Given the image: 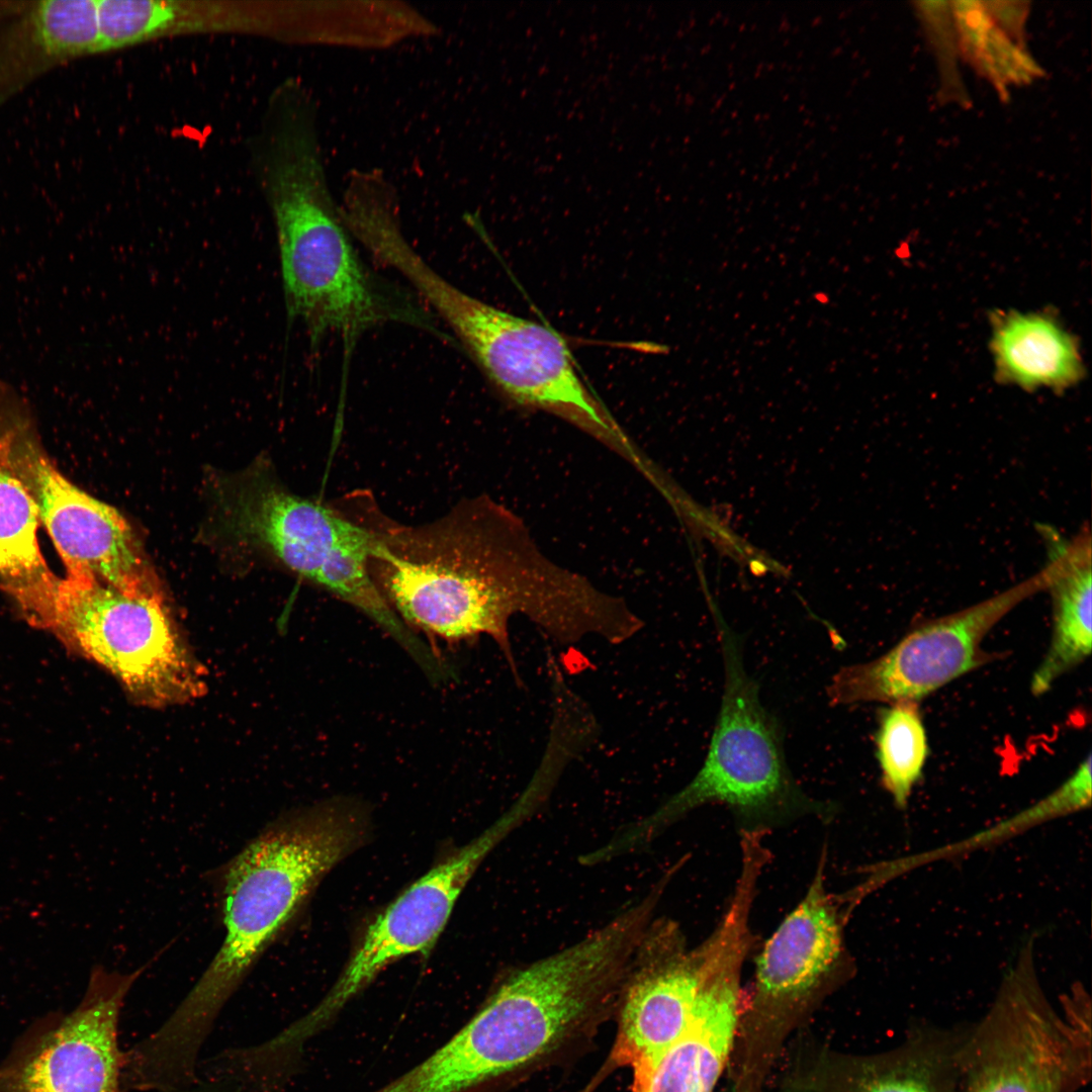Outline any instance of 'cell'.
<instances>
[{
	"label": "cell",
	"instance_id": "cell-20",
	"mask_svg": "<svg viewBox=\"0 0 1092 1092\" xmlns=\"http://www.w3.org/2000/svg\"><path fill=\"white\" fill-rule=\"evenodd\" d=\"M991 351L997 379L1027 390H1063L1084 375L1076 339L1043 312L994 314Z\"/></svg>",
	"mask_w": 1092,
	"mask_h": 1092
},
{
	"label": "cell",
	"instance_id": "cell-5",
	"mask_svg": "<svg viewBox=\"0 0 1092 1092\" xmlns=\"http://www.w3.org/2000/svg\"><path fill=\"white\" fill-rule=\"evenodd\" d=\"M724 691L703 765L679 792L654 811L623 826L592 851L601 864L647 846L672 823L708 804L760 815L803 803L786 761L777 720L760 702L743 663L739 639L720 627Z\"/></svg>",
	"mask_w": 1092,
	"mask_h": 1092
},
{
	"label": "cell",
	"instance_id": "cell-11",
	"mask_svg": "<svg viewBox=\"0 0 1092 1092\" xmlns=\"http://www.w3.org/2000/svg\"><path fill=\"white\" fill-rule=\"evenodd\" d=\"M148 965L130 973L94 967L69 1012L35 1020L0 1063V1092H123L118 1023Z\"/></svg>",
	"mask_w": 1092,
	"mask_h": 1092
},
{
	"label": "cell",
	"instance_id": "cell-26",
	"mask_svg": "<svg viewBox=\"0 0 1092 1092\" xmlns=\"http://www.w3.org/2000/svg\"><path fill=\"white\" fill-rule=\"evenodd\" d=\"M913 4L937 61L940 97L963 105L968 103L969 97L958 69L961 52L950 1Z\"/></svg>",
	"mask_w": 1092,
	"mask_h": 1092
},
{
	"label": "cell",
	"instance_id": "cell-16",
	"mask_svg": "<svg viewBox=\"0 0 1092 1092\" xmlns=\"http://www.w3.org/2000/svg\"><path fill=\"white\" fill-rule=\"evenodd\" d=\"M102 52L99 0H0V107L59 66Z\"/></svg>",
	"mask_w": 1092,
	"mask_h": 1092
},
{
	"label": "cell",
	"instance_id": "cell-14",
	"mask_svg": "<svg viewBox=\"0 0 1092 1092\" xmlns=\"http://www.w3.org/2000/svg\"><path fill=\"white\" fill-rule=\"evenodd\" d=\"M220 502L225 527L233 534L265 548L312 583L339 549L371 536L362 523L293 494L262 474L226 486Z\"/></svg>",
	"mask_w": 1092,
	"mask_h": 1092
},
{
	"label": "cell",
	"instance_id": "cell-22",
	"mask_svg": "<svg viewBox=\"0 0 1092 1092\" xmlns=\"http://www.w3.org/2000/svg\"><path fill=\"white\" fill-rule=\"evenodd\" d=\"M961 57L981 75L1004 91L1042 74V70L1022 49L1007 37L989 18L981 1H950Z\"/></svg>",
	"mask_w": 1092,
	"mask_h": 1092
},
{
	"label": "cell",
	"instance_id": "cell-12",
	"mask_svg": "<svg viewBox=\"0 0 1092 1092\" xmlns=\"http://www.w3.org/2000/svg\"><path fill=\"white\" fill-rule=\"evenodd\" d=\"M721 922L702 943L689 947L677 922L655 916L634 953L617 1009L612 1060L633 1072L632 1092H642L665 1052L689 1025L704 980L721 947Z\"/></svg>",
	"mask_w": 1092,
	"mask_h": 1092
},
{
	"label": "cell",
	"instance_id": "cell-13",
	"mask_svg": "<svg viewBox=\"0 0 1092 1092\" xmlns=\"http://www.w3.org/2000/svg\"><path fill=\"white\" fill-rule=\"evenodd\" d=\"M1050 583L1046 567L972 607L921 624L893 648L866 663L842 667L827 687L830 704L915 702L987 661L989 631L1012 609Z\"/></svg>",
	"mask_w": 1092,
	"mask_h": 1092
},
{
	"label": "cell",
	"instance_id": "cell-25",
	"mask_svg": "<svg viewBox=\"0 0 1092 1092\" xmlns=\"http://www.w3.org/2000/svg\"><path fill=\"white\" fill-rule=\"evenodd\" d=\"M1091 786V755L1088 754L1074 774L1043 799L963 842L948 845V853L952 856L996 844L1046 821L1088 808Z\"/></svg>",
	"mask_w": 1092,
	"mask_h": 1092
},
{
	"label": "cell",
	"instance_id": "cell-4",
	"mask_svg": "<svg viewBox=\"0 0 1092 1092\" xmlns=\"http://www.w3.org/2000/svg\"><path fill=\"white\" fill-rule=\"evenodd\" d=\"M317 116L301 105L276 111L260 158L287 316L302 324L312 346L334 334L347 354L364 332L382 324L431 328L423 312L381 283L360 258L329 187Z\"/></svg>",
	"mask_w": 1092,
	"mask_h": 1092
},
{
	"label": "cell",
	"instance_id": "cell-15",
	"mask_svg": "<svg viewBox=\"0 0 1092 1092\" xmlns=\"http://www.w3.org/2000/svg\"><path fill=\"white\" fill-rule=\"evenodd\" d=\"M750 931L725 925L721 947L704 980L693 1017L665 1052L642 1092H712L727 1062L740 1011V972Z\"/></svg>",
	"mask_w": 1092,
	"mask_h": 1092
},
{
	"label": "cell",
	"instance_id": "cell-2",
	"mask_svg": "<svg viewBox=\"0 0 1092 1092\" xmlns=\"http://www.w3.org/2000/svg\"><path fill=\"white\" fill-rule=\"evenodd\" d=\"M656 909L644 895L575 943L511 971L458 1032L405 1072L407 1092H473L617 1008Z\"/></svg>",
	"mask_w": 1092,
	"mask_h": 1092
},
{
	"label": "cell",
	"instance_id": "cell-23",
	"mask_svg": "<svg viewBox=\"0 0 1092 1092\" xmlns=\"http://www.w3.org/2000/svg\"><path fill=\"white\" fill-rule=\"evenodd\" d=\"M875 742L882 784L895 805L904 809L929 752L917 703L900 702L883 709Z\"/></svg>",
	"mask_w": 1092,
	"mask_h": 1092
},
{
	"label": "cell",
	"instance_id": "cell-18",
	"mask_svg": "<svg viewBox=\"0 0 1092 1092\" xmlns=\"http://www.w3.org/2000/svg\"><path fill=\"white\" fill-rule=\"evenodd\" d=\"M18 393L0 379V586L31 626L51 630L61 578L49 567L37 538V507L13 470L5 423Z\"/></svg>",
	"mask_w": 1092,
	"mask_h": 1092
},
{
	"label": "cell",
	"instance_id": "cell-9",
	"mask_svg": "<svg viewBox=\"0 0 1092 1092\" xmlns=\"http://www.w3.org/2000/svg\"><path fill=\"white\" fill-rule=\"evenodd\" d=\"M536 811L533 800L521 795L484 832L434 867L379 913L323 999L280 1031L283 1044L293 1052H303L306 1043L323 1032L386 967L408 954H427L480 862Z\"/></svg>",
	"mask_w": 1092,
	"mask_h": 1092
},
{
	"label": "cell",
	"instance_id": "cell-8",
	"mask_svg": "<svg viewBox=\"0 0 1092 1092\" xmlns=\"http://www.w3.org/2000/svg\"><path fill=\"white\" fill-rule=\"evenodd\" d=\"M408 283L505 397L554 414L635 457L621 428L576 372L556 332L467 294L427 263L413 267Z\"/></svg>",
	"mask_w": 1092,
	"mask_h": 1092
},
{
	"label": "cell",
	"instance_id": "cell-10",
	"mask_svg": "<svg viewBox=\"0 0 1092 1092\" xmlns=\"http://www.w3.org/2000/svg\"><path fill=\"white\" fill-rule=\"evenodd\" d=\"M11 466L32 496L66 572L84 571L128 594L164 592L126 520L67 479L40 446L28 405L5 425Z\"/></svg>",
	"mask_w": 1092,
	"mask_h": 1092
},
{
	"label": "cell",
	"instance_id": "cell-19",
	"mask_svg": "<svg viewBox=\"0 0 1092 1092\" xmlns=\"http://www.w3.org/2000/svg\"><path fill=\"white\" fill-rule=\"evenodd\" d=\"M1048 542L1050 583L1053 599V632L1050 647L1031 678L1033 695L1048 692L1066 672L1082 663L1092 646L1091 535L1084 529L1065 539L1042 527Z\"/></svg>",
	"mask_w": 1092,
	"mask_h": 1092
},
{
	"label": "cell",
	"instance_id": "cell-27",
	"mask_svg": "<svg viewBox=\"0 0 1092 1092\" xmlns=\"http://www.w3.org/2000/svg\"><path fill=\"white\" fill-rule=\"evenodd\" d=\"M991 21L1013 42L1026 49L1027 1H981Z\"/></svg>",
	"mask_w": 1092,
	"mask_h": 1092
},
{
	"label": "cell",
	"instance_id": "cell-7",
	"mask_svg": "<svg viewBox=\"0 0 1092 1092\" xmlns=\"http://www.w3.org/2000/svg\"><path fill=\"white\" fill-rule=\"evenodd\" d=\"M51 631L108 671L139 706L185 705L207 692V670L164 592L128 594L91 573L68 572L59 584Z\"/></svg>",
	"mask_w": 1092,
	"mask_h": 1092
},
{
	"label": "cell",
	"instance_id": "cell-17",
	"mask_svg": "<svg viewBox=\"0 0 1092 1092\" xmlns=\"http://www.w3.org/2000/svg\"><path fill=\"white\" fill-rule=\"evenodd\" d=\"M824 856L802 901L765 942L756 961L758 1001L797 1002L835 968L842 952L841 898L826 891Z\"/></svg>",
	"mask_w": 1092,
	"mask_h": 1092
},
{
	"label": "cell",
	"instance_id": "cell-28",
	"mask_svg": "<svg viewBox=\"0 0 1092 1092\" xmlns=\"http://www.w3.org/2000/svg\"><path fill=\"white\" fill-rule=\"evenodd\" d=\"M180 1092H229V1091L225 1090L220 1085L209 1081V1084L207 1086L205 1085V1086L202 1087L201 1085H199V1082H198L196 1085H194V1086H192V1087H190V1088H188L186 1090L180 1091Z\"/></svg>",
	"mask_w": 1092,
	"mask_h": 1092
},
{
	"label": "cell",
	"instance_id": "cell-3",
	"mask_svg": "<svg viewBox=\"0 0 1092 1092\" xmlns=\"http://www.w3.org/2000/svg\"><path fill=\"white\" fill-rule=\"evenodd\" d=\"M362 817L330 804L267 826L221 869L225 936L177 1008L144 1039L162 1070L189 1076L220 1011L320 879L360 841Z\"/></svg>",
	"mask_w": 1092,
	"mask_h": 1092
},
{
	"label": "cell",
	"instance_id": "cell-6",
	"mask_svg": "<svg viewBox=\"0 0 1092 1092\" xmlns=\"http://www.w3.org/2000/svg\"><path fill=\"white\" fill-rule=\"evenodd\" d=\"M1032 942L970 1026L960 1092H1078L1091 1079L1090 998L1074 986L1057 1009L1038 981Z\"/></svg>",
	"mask_w": 1092,
	"mask_h": 1092
},
{
	"label": "cell",
	"instance_id": "cell-21",
	"mask_svg": "<svg viewBox=\"0 0 1092 1092\" xmlns=\"http://www.w3.org/2000/svg\"><path fill=\"white\" fill-rule=\"evenodd\" d=\"M969 1027H914L904 1042L868 1064L856 1092H960Z\"/></svg>",
	"mask_w": 1092,
	"mask_h": 1092
},
{
	"label": "cell",
	"instance_id": "cell-24",
	"mask_svg": "<svg viewBox=\"0 0 1092 1092\" xmlns=\"http://www.w3.org/2000/svg\"><path fill=\"white\" fill-rule=\"evenodd\" d=\"M186 3L164 0H99L103 51L122 49L190 23Z\"/></svg>",
	"mask_w": 1092,
	"mask_h": 1092
},
{
	"label": "cell",
	"instance_id": "cell-1",
	"mask_svg": "<svg viewBox=\"0 0 1092 1092\" xmlns=\"http://www.w3.org/2000/svg\"><path fill=\"white\" fill-rule=\"evenodd\" d=\"M365 525L372 533L370 572L398 617L437 651V640L491 638L518 684L513 617H527L560 644L608 639L619 625L618 598L553 563L523 521L488 496L421 526L378 519Z\"/></svg>",
	"mask_w": 1092,
	"mask_h": 1092
}]
</instances>
